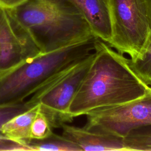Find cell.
<instances>
[{
    "label": "cell",
    "mask_w": 151,
    "mask_h": 151,
    "mask_svg": "<svg viewBox=\"0 0 151 151\" xmlns=\"http://www.w3.org/2000/svg\"><path fill=\"white\" fill-rule=\"evenodd\" d=\"M30 150L27 144L11 139L0 133V151Z\"/></svg>",
    "instance_id": "obj_16"
},
{
    "label": "cell",
    "mask_w": 151,
    "mask_h": 151,
    "mask_svg": "<svg viewBox=\"0 0 151 151\" xmlns=\"http://www.w3.org/2000/svg\"><path fill=\"white\" fill-rule=\"evenodd\" d=\"M6 9L42 53L96 38L70 0H28Z\"/></svg>",
    "instance_id": "obj_2"
},
{
    "label": "cell",
    "mask_w": 151,
    "mask_h": 151,
    "mask_svg": "<svg viewBox=\"0 0 151 151\" xmlns=\"http://www.w3.org/2000/svg\"><path fill=\"white\" fill-rule=\"evenodd\" d=\"M0 81H1V80H0Z\"/></svg>",
    "instance_id": "obj_18"
},
{
    "label": "cell",
    "mask_w": 151,
    "mask_h": 151,
    "mask_svg": "<svg viewBox=\"0 0 151 151\" xmlns=\"http://www.w3.org/2000/svg\"><path fill=\"white\" fill-rule=\"evenodd\" d=\"M79 9L94 35L109 44L112 37L109 0H70Z\"/></svg>",
    "instance_id": "obj_9"
},
{
    "label": "cell",
    "mask_w": 151,
    "mask_h": 151,
    "mask_svg": "<svg viewBox=\"0 0 151 151\" xmlns=\"http://www.w3.org/2000/svg\"><path fill=\"white\" fill-rule=\"evenodd\" d=\"M109 5L112 37L108 44L134 60L151 33V0H109Z\"/></svg>",
    "instance_id": "obj_4"
},
{
    "label": "cell",
    "mask_w": 151,
    "mask_h": 151,
    "mask_svg": "<svg viewBox=\"0 0 151 151\" xmlns=\"http://www.w3.org/2000/svg\"><path fill=\"white\" fill-rule=\"evenodd\" d=\"M123 141L127 151L151 150V124L132 130Z\"/></svg>",
    "instance_id": "obj_12"
},
{
    "label": "cell",
    "mask_w": 151,
    "mask_h": 151,
    "mask_svg": "<svg viewBox=\"0 0 151 151\" xmlns=\"http://www.w3.org/2000/svg\"><path fill=\"white\" fill-rule=\"evenodd\" d=\"M86 116L83 127L86 129L123 138L132 130L151 124V94L121 104L95 109Z\"/></svg>",
    "instance_id": "obj_6"
},
{
    "label": "cell",
    "mask_w": 151,
    "mask_h": 151,
    "mask_svg": "<svg viewBox=\"0 0 151 151\" xmlns=\"http://www.w3.org/2000/svg\"><path fill=\"white\" fill-rule=\"evenodd\" d=\"M37 104L29 100L19 103L0 105V132L3 124L17 114L22 113Z\"/></svg>",
    "instance_id": "obj_15"
},
{
    "label": "cell",
    "mask_w": 151,
    "mask_h": 151,
    "mask_svg": "<svg viewBox=\"0 0 151 151\" xmlns=\"http://www.w3.org/2000/svg\"><path fill=\"white\" fill-rule=\"evenodd\" d=\"M40 108L39 103L13 117L3 124L0 133L11 139L27 145L31 140L30 130L32 121Z\"/></svg>",
    "instance_id": "obj_10"
},
{
    "label": "cell",
    "mask_w": 151,
    "mask_h": 151,
    "mask_svg": "<svg viewBox=\"0 0 151 151\" xmlns=\"http://www.w3.org/2000/svg\"><path fill=\"white\" fill-rule=\"evenodd\" d=\"M27 1L28 0H0V6L5 9H12Z\"/></svg>",
    "instance_id": "obj_17"
},
{
    "label": "cell",
    "mask_w": 151,
    "mask_h": 151,
    "mask_svg": "<svg viewBox=\"0 0 151 151\" xmlns=\"http://www.w3.org/2000/svg\"><path fill=\"white\" fill-rule=\"evenodd\" d=\"M52 127L46 116L40 108L34 117L30 130L31 140H42L50 136L53 132Z\"/></svg>",
    "instance_id": "obj_14"
},
{
    "label": "cell",
    "mask_w": 151,
    "mask_h": 151,
    "mask_svg": "<svg viewBox=\"0 0 151 151\" xmlns=\"http://www.w3.org/2000/svg\"><path fill=\"white\" fill-rule=\"evenodd\" d=\"M30 150L39 151H81L74 143L64 137L52 133L42 140H31L27 143Z\"/></svg>",
    "instance_id": "obj_11"
},
{
    "label": "cell",
    "mask_w": 151,
    "mask_h": 151,
    "mask_svg": "<svg viewBox=\"0 0 151 151\" xmlns=\"http://www.w3.org/2000/svg\"><path fill=\"white\" fill-rule=\"evenodd\" d=\"M94 51L74 65L48 80L29 99L40 103L42 112L52 128H61L73 118L69 113L71 104L93 61Z\"/></svg>",
    "instance_id": "obj_5"
},
{
    "label": "cell",
    "mask_w": 151,
    "mask_h": 151,
    "mask_svg": "<svg viewBox=\"0 0 151 151\" xmlns=\"http://www.w3.org/2000/svg\"><path fill=\"white\" fill-rule=\"evenodd\" d=\"M62 135L74 143L82 150L127 151L123 138L110 133L93 132L84 127L69 125L61 126Z\"/></svg>",
    "instance_id": "obj_8"
},
{
    "label": "cell",
    "mask_w": 151,
    "mask_h": 151,
    "mask_svg": "<svg viewBox=\"0 0 151 151\" xmlns=\"http://www.w3.org/2000/svg\"><path fill=\"white\" fill-rule=\"evenodd\" d=\"M130 66L147 85L151 86V33L140 55L134 60L129 58Z\"/></svg>",
    "instance_id": "obj_13"
},
{
    "label": "cell",
    "mask_w": 151,
    "mask_h": 151,
    "mask_svg": "<svg viewBox=\"0 0 151 151\" xmlns=\"http://www.w3.org/2000/svg\"><path fill=\"white\" fill-rule=\"evenodd\" d=\"M42 52L29 34L0 6V80Z\"/></svg>",
    "instance_id": "obj_7"
},
{
    "label": "cell",
    "mask_w": 151,
    "mask_h": 151,
    "mask_svg": "<svg viewBox=\"0 0 151 151\" xmlns=\"http://www.w3.org/2000/svg\"><path fill=\"white\" fill-rule=\"evenodd\" d=\"M96 38L42 53L5 77L0 81V105L24 101L55 75L91 53Z\"/></svg>",
    "instance_id": "obj_3"
},
{
    "label": "cell",
    "mask_w": 151,
    "mask_h": 151,
    "mask_svg": "<svg viewBox=\"0 0 151 151\" xmlns=\"http://www.w3.org/2000/svg\"><path fill=\"white\" fill-rule=\"evenodd\" d=\"M94 57L70 107L74 119L100 107L121 104L151 94V87L133 71L129 58L99 38Z\"/></svg>",
    "instance_id": "obj_1"
}]
</instances>
